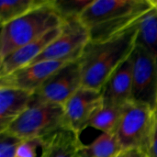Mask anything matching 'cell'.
Instances as JSON below:
<instances>
[{
  "instance_id": "8992f818",
  "label": "cell",
  "mask_w": 157,
  "mask_h": 157,
  "mask_svg": "<svg viewBox=\"0 0 157 157\" xmlns=\"http://www.w3.org/2000/svg\"><path fill=\"white\" fill-rule=\"evenodd\" d=\"M89 42V32L79 17L64 19L61 34L30 64L44 61H79Z\"/></svg>"
},
{
  "instance_id": "d6986e66",
  "label": "cell",
  "mask_w": 157,
  "mask_h": 157,
  "mask_svg": "<svg viewBox=\"0 0 157 157\" xmlns=\"http://www.w3.org/2000/svg\"><path fill=\"white\" fill-rule=\"evenodd\" d=\"M93 0H53V5L64 19L79 17Z\"/></svg>"
},
{
  "instance_id": "7a4b0ae2",
  "label": "cell",
  "mask_w": 157,
  "mask_h": 157,
  "mask_svg": "<svg viewBox=\"0 0 157 157\" xmlns=\"http://www.w3.org/2000/svg\"><path fill=\"white\" fill-rule=\"evenodd\" d=\"M138 25L109 40L87 44L79 60L83 87L102 90L110 75L133 52Z\"/></svg>"
},
{
  "instance_id": "e0dca14e",
  "label": "cell",
  "mask_w": 157,
  "mask_h": 157,
  "mask_svg": "<svg viewBox=\"0 0 157 157\" xmlns=\"http://www.w3.org/2000/svg\"><path fill=\"white\" fill-rule=\"evenodd\" d=\"M136 44L141 45L157 59V9L145 15L138 25Z\"/></svg>"
},
{
  "instance_id": "277c9868",
  "label": "cell",
  "mask_w": 157,
  "mask_h": 157,
  "mask_svg": "<svg viewBox=\"0 0 157 157\" xmlns=\"http://www.w3.org/2000/svg\"><path fill=\"white\" fill-rule=\"evenodd\" d=\"M62 128H66L63 106L35 104L30 105L3 132L27 140L43 138Z\"/></svg>"
},
{
  "instance_id": "ffe728a7",
  "label": "cell",
  "mask_w": 157,
  "mask_h": 157,
  "mask_svg": "<svg viewBox=\"0 0 157 157\" xmlns=\"http://www.w3.org/2000/svg\"><path fill=\"white\" fill-rule=\"evenodd\" d=\"M0 135V157H16L17 147L22 140L6 132H1Z\"/></svg>"
},
{
  "instance_id": "484cf974",
  "label": "cell",
  "mask_w": 157,
  "mask_h": 157,
  "mask_svg": "<svg viewBox=\"0 0 157 157\" xmlns=\"http://www.w3.org/2000/svg\"><path fill=\"white\" fill-rule=\"evenodd\" d=\"M155 114H156V113H155ZM156 115H157V114H156Z\"/></svg>"
},
{
  "instance_id": "d4e9b609",
  "label": "cell",
  "mask_w": 157,
  "mask_h": 157,
  "mask_svg": "<svg viewBox=\"0 0 157 157\" xmlns=\"http://www.w3.org/2000/svg\"><path fill=\"white\" fill-rule=\"evenodd\" d=\"M155 112L157 114V100H156V103H155Z\"/></svg>"
},
{
  "instance_id": "7402d4cb",
  "label": "cell",
  "mask_w": 157,
  "mask_h": 157,
  "mask_svg": "<svg viewBox=\"0 0 157 157\" xmlns=\"http://www.w3.org/2000/svg\"><path fill=\"white\" fill-rule=\"evenodd\" d=\"M148 157H157V115L155 114V128L153 132V136L151 140V144L148 152Z\"/></svg>"
},
{
  "instance_id": "5b68a950",
  "label": "cell",
  "mask_w": 157,
  "mask_h": 157,
  "mask_svg": "<svg viewBox=\"0 0 157 157\" xmlns=\"http://www.w3.org/2000/svg\"><path fill=\"white\" fill-rule=\"evenodd\" d=\"M155 121V109L149 105L136 101L126 104L116 133L121 148L141 150L147 155Z\"/></svg>"
},
{
  "instance_id": "cb8c5ba5",
  "label": "cell",
  "mask_w": 157,
  "mask_h": 157,
  "mask_svg": "<svg viewBox=\"0 0 157 157\" xmlns=\"http://www.w3.org/2000/svg\"><path fill=\"white\" fill-rule=\"evenodd\" d=\"M150 1H151L153 6H154L155 9H157V0H150Z\"/></svg>"
},
{
  "instance_id": "ba28073f",
  "label": "cell",
  "mask_w": 157,
  "mask_h": 157,
  "mask_svg": "<svg viewBox=\"0 0 157 157\" xmlns=\"http://www.w3.org/2000/svg\"><path fill=\"white\" fill-rule=\"evenodd\" d=\"M131 58L132 101L147 104L155 109L157 100V59L139 44H136Z\"/></svg>"
},
{
  "instance_id": "3957f363",
  "label": "cell",
  "mask_w": 157,
  "mask_h": 157,
  "mask_svg": "<svg viewBox=\"0 0 157 157\" xmlns=\"http://www.w3.org/2000/svg\"><path fill=\"white\" fill-rule=\"evenodd\" d=\"M63 24V18L54 6L53 0H46L26 15L2 25L0 60Z\"/></svg>"
},
{
  "instance_id": "603a6c76",
  "label": "cell",
  "mask_w": 157,
  "mask_h": 157,
  "mask_svg": "<svg viewBox=\"0 0 157 157\" xmlns=\"http://www.w3.org/2000/svg\"><path fill=\"white\" fill-rule=\"evenodd\" d=\"M116 157H147V155L141 150L125 149L122 150Z\"/></svg>"
},
{
  "instance_id": "7c38bea8",
  "label": "cell",
  "mask_w": 157,
  "mask_h": 157,
  "mask_svg": "<svg viewBox=\"0 0 157 157\" xmlns=\"http://www.w3.org/2000/svg\"><path fill=\"white\" fill-rule=\"evenodd\" d=\"M131 56L110 75L103 86L101 90L103 104L124 106L132 101V62Z\"/></svg>"
},
{
  "instance_id": "2e32d148",
  "label": "cell",
  "mask_w": 157,
  "mask_h": 157,
  "mask_svg": "<svg viewBox=\"0 0 157 157\" xmlns=\"http://www.w3.org/2000/svg\"><path fill=\"white\" fill-rule=\"evenodd\" d=\"M122 150L116 135L102 133L90 144H84L81 157H116Z\"/></svg>"
},
{
  "instance_id": "8fae6325",
  "label": "cell",
  "mask_w": 157,
  "mask_h": 157,
  "mask_svg": "<svg viewBox=\"0 0 157 157\" xmlns=\"http://www.w3.org/2000/svg\"><path fill=\"white\" fill-rule=\"evenodd\" d=\"M63 27V26H62ZM62 27L48 31L40 39L16 50L0 60V77L30 64L62 32Z\"/></svg>"
},
{
  "instance_id": "30bf717a",
  "label": "cell",
  "mask_w": 157,
  "mask_h": 157,
  "mask_svg": "<svg viewBox=\"0 0 157 157\" xmlns=\"http://www.w3.org/2000/svg\"><path fill=\"white\" fill-rule=\"evenodd\" d=\"M65 62L44 61L22 67L6 76L0 77V86L22 89L34 94Z\"/></svg>"
},
{
  "instance_id": "9c48e42d",
  "label": "cell",
  "mask_w": 157,
  "mask_h": 157,
  "mask_svg": "<svg viewBox=\"0 0 157 157\" xmlns=\"http://www.w3.org/2000/svg\"><path fill=\"white\" fill-rule=\"evenodd\" d=\"M103 105L101 91L81 87L63 106L66 128L78 135L88 127V122Z\"/></svg>"
},
{
  "instance_id": "52a82bcc",
  "label": "cell",
  "mask_w": 157,
  "mask_h": 157,
  "mask_svg": "<svg viewBox=\"0 0 157 157\" xmlns=\"http://www.w3.org/2000/svg\"><path fill=\"white\" fill-rule=\"evenodd\" d=\"M81 87L82 74L79 61L67 63L33 94L30 105L55 104L63 106Z\"/></svg>"
},
{
  "instance_id": "ac0fdd59",
  "label": "cell",
  "mask_w": 157,
  "mask_h": 157,
  "mask_svg": "<svg viewBox=\"0 0 157 157\" xmlns=\"http://www.w3.org/2000/svg\"><path fill=\"white\" fill-rule=\"evenodd\" d=\"M46 0H2L0 1L1 26L17 19L34 8L41 6Z\"/></svg>"
},
{
  "instance_id": "4fadbf2b",
  "label": "cell",
  "mask_w": 157,
  "mask_h": 157,
  "mask_svg": "<svg viewBox=\"0 0 157 157\" xmlns=\"http://www.w3.org/2000/svg\"><path fill=\"white\" fill-rule=\"evenodd\" d=\"M83 146L80 135L62 128L42 138L40 157H81Z\"/></svg>"
},
{
  "instance_id": "6da1fadb",
  "label": "cell",
  "mask_w": 157,
  "mask_h": 157,
  "mask_svg": "<svg viewBox=\"0 0 157 157\" xmlns=\"http://www.w3.org/2000/svg\"><path fill=\"white\" fill-rule=\"evenodd\" d=\"M153 8L150 0H93L79 19L89 32L90 41L98 42L138 25Z\"/></svg>"
},
{
  "instance_id": "5bb4252c",
  "label": "cell",
  "mask_w": 157,
  "mask_h": 157,
  "mask_svg": "<svg viewBox=\"0 0 157 157\" xmlns=\"http://www.w3.org/2000/svg\"><path fill=\"white\" fill-rule=\"evenodd\" d=\"M32 96V93L22 89L0 86V132L29 107Z\"/></svg>"
},
{
  "instance_id": "44dd1931",
  "label": "cell",
  "mask_w": 157,
  "mask_h": 157,
  "mask_svg": "<svg viewBox=\"0 0 157 157\" xmlns=\"http://www.w3.org/2000/svg\"><path fill=\"white\" fill-rule=\"evenodd\" d=\"M42 138L22 140L19 144L16 157H37V149L41 148Z\"/></svg>"
},
{
  "instance_id": "9a60e30c",
  "label": "cell",
  "mask_w": 157,
  "mask_h": 157,
  "mask_svg": "<svg viewBox=\"0 0 157 157\" xmlns=\"http://www.w3.org/2000/svg\"><path fill=\"white\" fill-rule=\"evenodd\" d=\"M124 106L103 104L91 117L88 127H92L103 133L116 135L124 111Z\"/></svg>"
}]
</instances>
